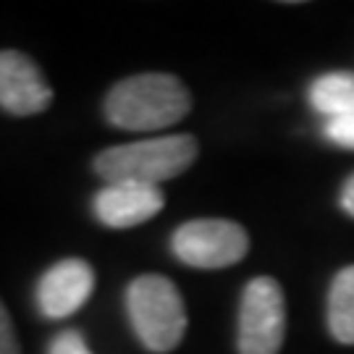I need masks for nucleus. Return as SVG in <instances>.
Wrapping results in <instances>:
<instances>
[{
	"mask_svg": "<svg viewBox=\"0 0 354 354\" xmlns=\"http://www.w3.org/2000/svg\"><path fill=\"white\" fill-rule=\"evenodd\" d=\"M326 140L339 145V147H346V150H354V115L352 118H336V121H326Z\"/></svg>",
	"mask_w": 354,
	"mask_h": 354,
	"instance_id": "obj_12",
	"label": "nucleus"
},
{
	"mask_svg": "<svg viewBox=\"0 0 354 354\" xmlns=\"http://www.w3.org/2000/svg\"><path fill=\"white\" fill-rule=\"evenodd\" d=\"M286 336V302L279 281L252 279L244 286L239 304V354H279Z\"/></svg>",
	"mask_w": 354,
	"mask_h": 354,
	"instance_id": "obj_5",
	"label": "nucleus"
},
{
	"mask_svg": "<svg viewBox=\"0 0 354 354\" xmlns=\"http://www.w3.org/2000/svg\"><path fill=\"white\" fill-rule=\"evenodd\" d=\"M53 102L39 66L19 50H0V108L11 115H37Z\"/></svg>",
	"mask_w": 354,
	"mask_h": 354,
	"instance_id": "obj_6",
	"label": "nucleus"
},
{
	"mask_svg": "<svg viewBox=\"0 0 354 354\" xmlns=\"http://www.w3.org/2000/svg\"><path fill=\"white\" fill-rule=\"evenodd\" d=\"M197 152L200 147L192 134H165L102 150L95 158V171L108 184L160 187L163 181L189 171L197 160Z\"/></svg>",
	"mask_w": 354,
	"mask_h": 354,
	"instance_id": "obj_2",
	"label": "nucleus"
},
{
	"mask_svg": "<svg viewBox=\"0 0 354 354\" xmlns=\"http://www.w3.org/2000/svg\"><path fill=\"white\" fill-rule=\"evenodd\" d=\"M192 111V95L174 74L150 71L118 82L105 97V118L124 131H160Z\"/></svg>",
	"mask_w": 354,
	"mask_h": 354,
	"instance_id": "obj_1",
	"label": "nucleus"
},
{
	"mask_svg": "<svg viewBox=\"0 0 354 354\" xmlns=\"http://www.w3.org/2000/svg\"><path fill=\"white\" fill-rule=\"evenodd\" d=\"M0 354H21L19 342H16V330H13V320L3 302H0Z\"/></svg>",
	"mask_w": 354,
	"mask_h": 354,
	"instance_id": "obj_13",
	"label": "nucleus"
},
{
	"mask_svg": "<svg viewBox=\"0 0 354 354\" xmlns=\"http://www.w3.org/2000/svg\"><path fill=\"white\" fill-rule=\"evenodd\" d=\"M171 250L184 266L218 270L241 263L250 252V236L236 221L197 218L178 226L171 236Z\"/></svg>",
	"mask_w": 354,
	"mask_h": 354,
	"instance_id": "obj_4",
	"label": "nucleus"
},
{
	"mask_svg": "<svg viewBox=\"0 0 354 354\" xmlns=\"http://www.w3.org/2000/svg\"><path fill=\"white\" fill-rule=\"evenodd\" d=\"M328 330L344 346H354V266L342 268L328 291Z\"/></svg>",
	"mask_w": 354,
	"mask_h": 354,
	"instance_id": "obj_10",
	"label": "nucleus"
},
{
	"mask_svg": "<svg viewBox=\"0 0 354 354\" xmlns=\"http://www.w3.org/2000/svg\"><path fill=\"white\" fill-rule=\"evenodd\" d=\"M48 354H92V352H89L84 336H82L79 330L68 328V330H61V333L53 339Z\"/></svg>",
	"mask_w": 354,
	"mask_h": 354,
	"instance_id": "obj_11",
	"label": "nucleus"
},
{
	"mask_svg": "<svg viewBox=\"0 0 354 354\" xmlns=\"http://www.w3.org/2000/svg\"><path fill=\"white\" fill-rule=\"evenodd\" d=\"M339 205H342L344 213L352 215V218H354V174L346 178V181H344L342 194H339Z\"/></svg>",
	"mask_w": 354,
	"mask_h": 354,
	"instance_id": "obj_14",
	"label": "nucleus"
},
{
	"mask_svg": "<svg viewBox=\"0 0 354 354\" xmlns=\"http://www.w3.org/2000/svg\"><path fill=\"white\" fill-rule=\"evenodd\" d=\"M127 313L131 328L150 352H174L187 333V307L176 283L165 276H140L129 283Z\"/></svg>",
	"mask_w": 354,
	"mask_h": 354,
	"instance_id": "obj_3",
	"label": "nucleus"
},
{
	"mask_svg": "<svg viewBox=\"0 0 354 354\" xmlns=\"http://www.w3.org/2000/svg\"><path fill=\"white\" fill-rule=\"evenodd\" d=\"M165 194L160 187L147 184H105L95 200L92 210L102 226L111 228H131L147 223L150 218L163 210Z\"/></svg>",
	"mask_w": 354,
	"mask_h": 354,
	"instance_id": "obj_8",
	"label": "nucleus"
},
{
	"mask_svg": "<svg viewBox=\"0 0 354 354\" xmlns=\"http://www.w3.org/2000/svg\"><path fill=\"white\" fill-rule=\"evenodd\" d=\"M95 289V273L84 260H61L50 266L37 283L39 313L50 320L74 315Z\"/></svg>",
	"mask_w": 354,
	"mask_h": 354,
	"instance_id": "obj_7",
	"label": "nucleus"
},
{
	"mask_svg": "<svg viewBox=\"0 0 354 354\" xmlns=\"http://www.w3.org/2000/svg\"><path fill=\"white\" fill-rule=\"evenodd\" d=\"M310 105L328 121L354 115V74L330 71L310 84Z\"/></svg>",
	"mask_w": 354,
	"mask_h": 354,
	"instance_id": "obj_9",
	"label": "nucleus"
}]
</instances>
